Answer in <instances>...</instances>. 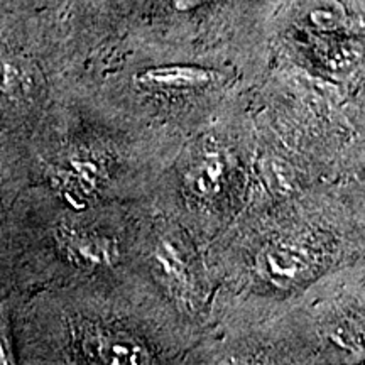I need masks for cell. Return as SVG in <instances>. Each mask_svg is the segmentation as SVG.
Masks as SVG:
<instances>
[{
	"instance_id": "obj_4",
	"label": "cell",
	"mask_w": 365,
	"mask_h": 365,
	"mask_svg": "<svg viewBox=\"0 0 365 365\" xmlns=\"http://www.w3.org/2000/svg\"><path fill=\"white\" fill-rule=\"evenodd\" d=\"M33 86L34 75L29 63L12 54H0V93L21 100L31 95Z\"/></svg>"
},
{
	"instance_id": "obj_3",
	"label": "cell",
	"mask_w": 365,
	"mask_h": 365,
	"mask_svg": "<svg viewBox=\"0 0 365 365\" xmlns=\"http://www.w3.org/2000/svg\"><path fill=\"white\" fill-rule=\"evenodd\" d=\"M264 274L271 277L277 284L293 282L299 279L301 274L308 269V261L304 252L294 247H269L264 252V262L261 264Z\"/></svg>"
},
{
	"instance_id": "obj_2",
	"label": "cell",
	"mask_w": 365,
	"mask_h": 365,
	"mask_svg": "<svg viewBox=\"0 0 365 365\" xmlns=\"http://www.w3.org/2000/svg\"><path fill=\"white\" fill-rule=\"evenodd\" d=\"M59 240L73 261L81 266H108L115 255L112 242L78 228H61Z\"/></svg>"
},
{
	"instance_id": "obj_6",
	"label": "cell",
	"mask_w": 365,
	"mask_h": 365,
	"mask_svg": "<svg viewBox=\"0 0 365 365\" xmlns=\"http://www.w3.org/2000/svg\"><path fill=\"white\" fill-rule=\"evenodd\" d=\"M223 170H225V164H223L222 158H218V154H207V158L190 173V188L200 196L215 195L220 190Z\"/></svg>"
},
{
	"instance_id": "obj_9",
	"label": "cell",
	"mask_w": 365,
	"mask_h": 365,
	"mask_svg": "<svg viewBox=\"0 0 365 365\" xmlns=\"http://www.w3.org/2000/svg\"><path fill=\"white\" fill-rule=\"evenodd\" d=\"M205 0H173V7L176 9L178 12H188L191 9L202 6Z\"/></svg>"
},
{
	"instance_id": "obj_5",
	"label": "cell",
	"mask_w": 365,
	"mask_h": 365,
	"mask_svg": "<svg viewBox=\"0 0 365 365\" xmlns=\"http://www.w3.org/2000/svg\"><path fill=\"white\" fill-rule=\"evenodd\" d=\"M95 357L103 364H148L150 355L143 345L120 336H100L93 344Z\"/></svg>"
},
{
	"instance_id": "obj_8",
	"label": "cell",
	"mask_w": 365,
	"mask_h": 365,
	"mask_svg": "<svg viewBox=\"0 0 365 365\" xmlns=\"http://www.w3.org/2000/svg\"><path fill=\"white\" fill-rule=\"evenodd\" d=\"M156 257L168 276H171L173 279L180 282V284H185L186 282L185 264L181 262L180 255L175 252V249H173L171 245H164V247L159 249Z\"/></svg>"
},
{
	"instance_id": "obj_1",
	"label": "cell",
	"mask_w": 365,
	"mask_h": 365,
	"mask_svg": "<svg viewBox=\"0 0 365 365\" xmlns=\"http://www.w3.org/2000/svg\"><path fill=\"white\" fill-rule=\"evenodd\" d=\"M217 73L202 66L170 65L149 68L135 75V83L150 90H196L213 83Z\"/></svg>"
},
{
	"instance_id": "obj_7",
	"label": "cell",
	"mask_w": 365,
	"mask_h": 365,
	"mask_svg": "<svg viewBox=\"0 0 365 365\" xmlns=\"http://www.w3.org/2000/svg\"><path fill=\"white\" fill-rule=\"evenodd\" d=\"M346 19V14L344 7L340 6L335 0H325V2H319L317 7L309 12V21L314 27L323 31H333L339 29L340 26H344Z\"/></svg>"
}]
</instances>
